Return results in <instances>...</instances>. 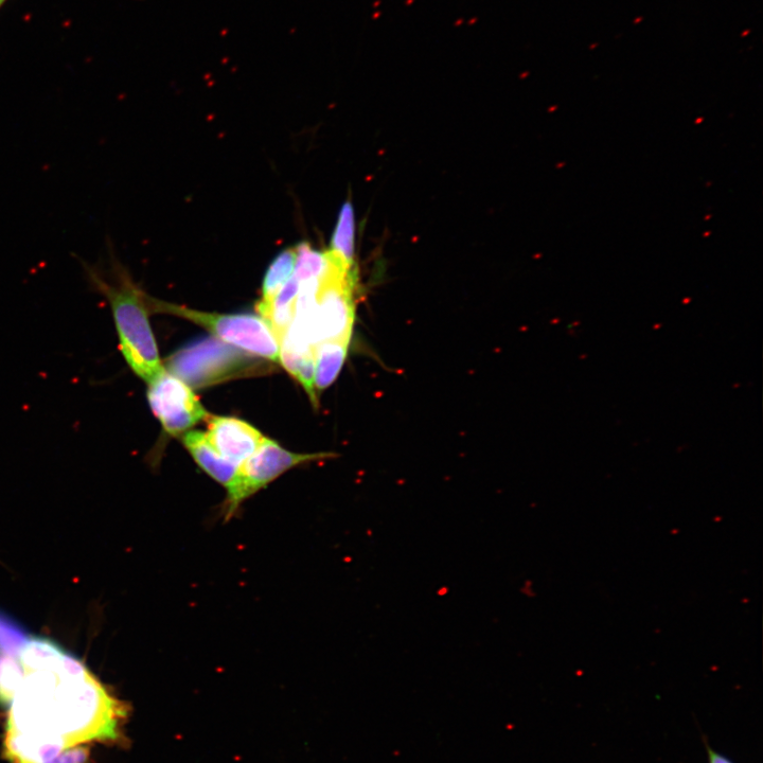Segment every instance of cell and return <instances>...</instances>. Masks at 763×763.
Segmentation results:
<instances>
[{
    "label": "cell",
    "instance_id": "6da1fadb",
    "mask_svg": "<svg viewBox=\"0 0 763 763\" xmlns=\"http://www.w3.org/2000/svg\"><path fill=\"white\" fill-rule=\"evenodd\" d=\"M0 704L11 763H85L120 735L126 705L59 645L24 632L0 648Z\"/></svg>",
    "mask_w": 763,
    "mask_h": 763
},
{
    "label": "cell",
    "instance_id": "7a4b0ae2",
    "mask_svg": "<svg viewBox=\"0 0 763 763\" xmlns=\"http://www.w3.org/2000/svg\"><path fill=\"white\" fill-rule=\"evenodd\" d=\"M106 257L92 263L79 255L88 288L110 304L124 360L148 384L165 371L149 322L148 295L141 290L116 257L112 241L106 239Z\"/></svg>",
    "mask_w": 763,
    "mask_h": 763
},
{
    "label": "cell",
    "instance_id": "3957f363",
    "mask_svg": "<svg viewBox=\"0 0 763 763\" xmlns=\"http://www.w3.org/2000/svg\"><path fill=\"white\" fill-rule=\"evenodd\" d=\"M150 312L170 314L197 324L220 340L260 358L279 363L280 345L271 328L256 315H222L200 312L148 296Z\"/></svg>",
    "mask_w": 763,
    "mask_h": 763
},
{
    "label": "cell",
    "instance_id": "277c9868",
    "mask_svg": "<svg viewBox=\"0 0 763 763\" xmlns=\"http://www.w3.org/2000/svg\"><path fill=\"white\" fill-rule=\"evenodd\" d=\"M173 376L186 385L202 388L251 372L254 362L246 354L215 339H207L177 351L168 360Z\"/></svg>",
    "mask_w": 763,
    "mask_h": 763
},
{
    "label": "cell",
    "instance_id": "5b68a950",
    "mask_svg": "<svg viewBox=\"0 0 763 763\" xmlns=\"http://www.w3.org/2000/svg\"><path fill=\"white\" fill-rule=\"evenodd\" d=\"M330 453L297 454L281 448L268 438L239 468L236 487L227 494L223 518H234L241 505L254 494L271 484L283 473L314 460L330 458Z\"/></svg>",
    "mask_w": 763,
    "mask_h": 763
},
{
    "label": "cell",
    "instance_id": "8992f818",
    "mask_svg": "<svg viewBox=\"0 0 763 763\" xmlns=\"http://www.w3.org/2000/svg\"><path fill=\"white\" fill-rule=\"evenodd\" d=\"M152 412L171 435H180L210 416L192 390L166 370L149 383Z\"/></svg>",
    "mask_w": 763,
    "mask_h": 763
},
{
    "label": "cell",
    "instance_id": "52a82bcc",
    "mask_svg": "<svg viewBox=\"0 0 763 763\" xmlns=\"http://www.w3.org/2000/svg\"><path fill=\"white\" fill-rule=\"evenodd\" d=\"M206 421L210 445L238 469L266 439L252 425L236 418L209 416Z\"/></svg>",
    "mask_w": 763,
    "mask_h": 763
},
{
    "label": "cell",
    "instance_id": "ba28073f",
    "mask_svg": "<svg viewBox=\"0 0 763 763\" xmlns=\"http://www.w3.org/2000/svg\"><path fill=\"white\" fill-rule=\"evenodd\" d=\"M183 443L198 465L217 483L222 485L227 494L236 487L239 469L223 458L210 445L207 436L201 432H188L183 436Z\"/></svg>",
    "mask_w": 763,
    "mask_h": 763
},
{
    "label": "cell",
    "instance_id": "9c48e42d",
    "mask_svg": "<svg viewBox=\"0 0 763 763\" xmlns=\"http://www.w3.org/2000/svg\"><path fill=\"white\" fill-rule=\"evenodd\" d=\"M299 290L300 282L293 276L268 307L257 310L271 328L279 345L293 323Z\"/></svg>",
    "mask_w": 763,
    "mask_h": 763
},
{
    "label": "cell",
    "instance_id": "30bf717a",
    "mask_svg": "<svg viewBox=\"0 0 763 763\" xmlns=\"http://www.w3.org/2000/svg\"><path fill=\"white\" fill-rule=\"evenodd\" d=\"M349 341H330L314 347L316 390H325L339 377L347 358Z\"/></svg>",
    "mask_w": 763,
    "mask_h": 763
},
{
    "label": "cell",
    "instance_id": "8fae6325",
    "mask_svg": "<svg viewBox=\"0 0 763 763\" xmlns=\"http://www.w3.org/2000/svg\"><path fill=\"white\" fill-rule=\"evenodd\" d=\"M336 258L350 266H356V214L350 201L344 203L331 237L330 251Z\"/></svg>",
    "mask_w": 763,
    "mask_h": 763
},
{
    "label": "cell",
    "instance_id": "7c38bea8",
    "mask_svg": "<svg viewBox=\"0 0 763 763\" xmlns=\"http://www.w3.org/2000/svg\"><path fill=\"white\" fill-rule=\"evenodd\" d=\"M296 261L295 247L281 252L271 263L263 279L262 299L257 310L268 307L279 291L294 276Z\"/></svg>",
    "mask_w": 763,
    "mask_h": 763
},
{
    "label": "cell",
    "instance_id": "4fadbf2b",
    "mask_svg": "<svg viewBox=\"0 0 763 763\" xmlns=\"http://www.w3.org/2000/svg\"><path fill=\"white\" fill-rule=\"evenodd\" d=\"M279 363L307 390L313 403H317L314 383L315 362L314 351L298 352L280 347Z\"/></svg>",
    "mask_w": 763,
    "mask_h": 763
},
{
    "label": "cell",
    "instance_id": "5bb4252c",
    "mask_svg": "<svg viewBox=\"0 0 763 763\" xmlns=\"http://www.w3.org/2000/svg\"><path fill=\"white\" fill-rule=\"evenodd\" d=\"M295 250L294 277L300 283L321 279L326 274L330 264L327 252L314 250L308 242H301Z\"/></svg>",
    "mask_w": 763,
    "mask_h": 763
},
{
    "label": "cell",
    "instance_id": "9a60e30c",
    "mask_svg": "<svg viewBox=\"0 0 763 763\" xmlns=\"http://www.w3.org/2000/svg\"><path fill=\"white\" fill-rule=\"evenodd\" d=\"M706 750L708 755V763H734L729 758H726L722 754L713 750L711 747H709V745H707Z\"/></svg>",
    "mask_w": 763,
    "mask_h": 763
},
{
    "label": "cell",
    "instance_id": "2e32d148",
    "mask_svg": "<svg viewBox=\"0 0 763 763\" xmlns=\"http://www.w3.org/2000/svg\"><path fill=\"white\" fill-rule=\"evenodd\" d=\"M6 2L7 0H0V8H2Z\"/></svg>",
    "mask_w": 763,
    "mask_h": 763
}]
</instances>
